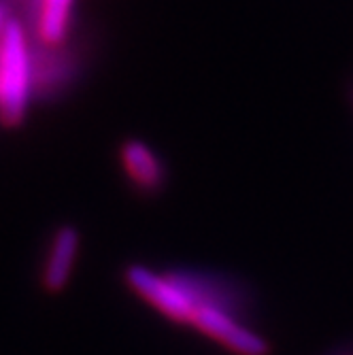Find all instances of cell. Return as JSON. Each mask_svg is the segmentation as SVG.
I'll return each mask as SVG.
<instances>
[{"label": "cell", "instance_id": "cell-1", "mask_svg": "<svg viewBox=\"0 0 353 355\" xmlns=\"http://www.w3.org/2000/svg\"><path fill=\"white\" fill-rule=\"evenodd\" d=\"M30 53L24 26L11 19L0 37V123L17 128L24 123L30 103Z\"/></svg>", "mask_w": 353, "mask_h": 355}, {"label": "cell", "instance_id": "cell-2", "mask_svg": "<svg viewBox=\"0 0 353 355\" xmlns=\"http://www.w3.org/2000/svg\"><path fill=\"white\" fill-rule=\"evenodd\" d=\"M126 285L145 300L160 315L175 321V324H191L194 313L205 300L196 294L183 277L179 275H160L147 266H130L126 270Z\"/></svg>", "mask_w": 353, "mask_h": 355}, {"label": "cell", "instance_id": "cell-3", "mask_svg": "<svg viewBox=\"0 0 353 355\" xmlns=\"http://www.w3.org/2000/svg\"><path fill=\"white\" fill-rule=\"evenodd\" d=\"M189 326L239 355H266L268 353V345L260 334H255L253 330L241 326L234 317H230L221 306L213 302L200 304Z\"/></svg>", "mask_w": 353, "mask_h": 355}, {"label": "cell", "instance_id": "cell-4", "mask_svg": "<svg viewBox=\"0 0 353 355\" xmlns=\"http://www.w3.org/2000/svg\"><path fill=\"white\" fill-rule=\"evenodd\" d=\"M81 251V234L75 225H60V228L53 232L45 260H43V268H41V287L47 294H62L67 285L73 279L75 272V264Z\"/></svg>", "mask_w": 353, "mask_h": 355}, {"label": "cell", "instance_id": "cell-5", "mask_svg": "<svg viewBox=\"0 0 353 355\" xmlns=\"http://www.w3.org/2000/svg\"><path fill=\"white\" fill-rule=\"evenodd\" d=\"M119 164L123 175L128 177L139 191L157 193L164 187L166 168L157 153L139 139H128L119 147Z\"/></svg>", "mask_w": 353, "mask_h": 355}, {"label": "cell", "instance_id": "cell-6", "mask_svg": "<svg viewBox=\"0 0 353 355\" xmlns=\"http://www.w3.org/2000/svg\"><path fill=\"white\" fill-rule=\"evenodd\" d=\"M75 0H41L37 17V32L39 39L47 47H60L69 35L71 13Z\"/></svg>", "mask_w": 353, "mask_h": 355}, {"label": "cell", "instance_id": "cell-7", "mask_svg": "<svg viewBox=\"0 0 353 355\" xmlns=\"http://www.w3.org/2000/svg\"><path fill=\"white\" fill-rule=\"evenodd\" d=\"M9 21L11 19L7 17V9L3 7V3H0V37H3V32H5V28H7Z\"/></svg>", "mask_w": 353, "mask_h": 355}, {"label": "cell", "instance_id": "cell-8", "mask_svg": "<svg viewBox=\"0 0 353 355\" xmlns=\"http://www.w3.org/2000/svg\"><path fill=\"white\" fill-rule=\"evenodd\" d=\"M28 3L32 5V9H35V13H37V9H39V3H41V0H28Z\"/></svg>", "mask_w": 353, "mask_h": 355}]
</instances>
